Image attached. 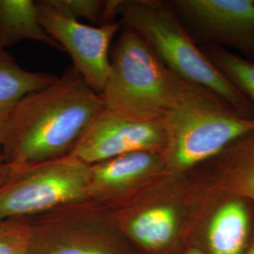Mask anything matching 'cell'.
Instances as JSON below:
<instances>
[{
    "label": "cell",
    "instance_id": "1",
    "mask_svg": "<svg viewBox=\"0 0 254 254\" xmlns=\"http://www.w3.org/2000/svg\"><path fill=\"white\" fill-rule=\"evenodd\" d=\"M105 110L100 93L73 68L19 101L5 122L2 164L26 166L71 154Z\"/></svg>",
    "mask_w": 254,
    "mask_h": 254
},
{
    "label": "cell",
    "instance_id": "2",
    "mask_svg": "<svg viewBox=\"0 0 254 254\" xmlns=\"http://www.w3.org/2000/svg\"><path fill=\"white\" fill-rule=\"evenodd\" d=\"M194 86L172 72L136 31L122 26L101 93L105 109L163 124Z\"/></svg>",
    "mask_w": 254,
    "mask_h": 254
},
{
    "label": "cell",
    "instance_id": "3",
    "mask_svg": "<svg viewBox=\"0 0 254 254\" xmlns=\"http://www.w3.org/2000/svg\"><path fill=\"white\" fill-rule=\"evenodd\" d=\"M118 20L136 31L183 80L208 90L238 113L254 117V105L195 45L172 5L155 0H120Z\"/></svg>",
    "mask_w": 254,
    "mask_h": 254
},
{
    "label": "cell",
    "instance_id": "4",
    "mask_svg": "<svg viewBox=\"0 0 254 254\" xmlns=\"http://www.w3.org/2000/svg\"><path fill=\"white\" fill-rule=\"evenodd\" d=\"M167 172L184 173L216 157L238 138L254 132V117L229 107L208 90L194 86L163 123Z\"/></svg>",
    "mask_w": 254,
    "mask_h": 254
},
{
    "label": "cell",
    "instance_id": "5",
    "mask_svg": "<svg viewBox=\"0 0 254 254\" xmlns=\"http://www.w3.org/2000/svg\"><path fill=\"white\" fill-rule=\"evenodd\" d=\"M89 167L70 154L26 166L0 164V220L90 199Z\"/></svg>",
    "mask_w": 254,
    "mask_h": 254
},
{
    "label": "cell",
    "instance_id": "6",
    "mask_svg": "<svg viewBox=\"0 0 254 254\" xmlns=\"http://www.w3.org/2000/svg\"><path fill=\"white\" fill-rule=\"evenodd\" d=\"M46 33L70 55L73 68L91 90L102 93L110 70V46L121 30L119 22L92 27L60 13L46 0L36 1Z\"/></svg>",
    "mask_w": 254,
    "mask_h": 254
},
{
    "label": "cell",
    "instance_id": "7",
    "mask_svg": "<svg viewBox=\"0 0 254 254\" xmlns=\"http://www.w3.org/2000/svg\"><path fill=\"white\" fill-rule=\"evenodd\" d=\"M166 144L167 133L162 123L105 109L70 154L92 165L135 152L163 154Z\"/></svg>",
    "mask_w": 254,
    "mask_h": 254
},
{
    "label": "cell",
    "instance_id": "8",
    "mask_svg": "<svg viewBox=\"0 0 254 254\" xmlns=\"http://www.w3.org/2000/svg\"><path fill=\"white\" fill-rule=\"evenodd\" d=\"M167 173L162 154L135 152L89 167V195L113 198L133 196Z\"/></svg>",
    "mask_w": 254,
    "mask_h": 254
},
{
    "label": "cell",
    "instance_id": "9",
    "mask_svg": "<svg viewBox=\"0 0 254 254\" xmlns=\"http://www.w3.org/2000/svg\"><path fill=\"white\" fill-rule=\"evenodd\" d=\"M173 6L209 36L254 49V0H179Z\"/></svg>",
    "mask_w": 254,
    "mask_h": 254
},
{
    "label": "cell",
    "instance_id": "10",
    "mask_svg": "<svg viewBox=\"0 0 254 254\" xmlns=\"http://www.w3.org/2000/svg\"><path fill=\"white\" fill-rule=\"evenodd\" d=\"M218 156L214 188L223 197L254 201V132L231 143Z\"/></svg>",
    "mask_w": 254,
    "mask_h": 254
},
{
    "label": "cell",
    "instance_id": "11",
    "mask_svg": "<svg viewBox=\"0 0 254 254\" xmlns=\"http://www.w3.org/2000/svg\"><path fill=\"white\" fill-rule=\"evenodd\" d=\"M250 215L237 198L218 205L210 218L207 244L210 254H242L250 235Z\"/></svg>",
    "mask_w": 254,
    "mask_h": 254
},
{
    "label": "cell",
    "instance_id": "12",
    "mask_svg": "<svg viewBox=\"0 0 254 254\" xmlns=\"http://www.w3.org/2000/svg\"><path fill=\"white\" fill-rule=\"evenodd\" d=\"M23 41H35L64 51L42 27L33 0H0V49Z\"/></svg>",
    "mask_w": 254,
    "mask_h": 254
},
{
    "label": "cell",
    "instance_id": "13",
    "mask_svg": "<svg viewBox=\"0 0 254 254\" xmlns=\"http://www.w3.org/2000/svg\"><path fill=\"white\" fill-rule=\"evenodd\" d=\"M57 77L52 73L26 70L5 49H0V122H6L22 98L52 84Z\"/></svg>",
    "mask_w": 254,
    "mask_h": 254
},
{
    "label": "cell",
    "instance_id": "14",
    "mask_svg": "<svg viewBox=\"0 0 254 254\" xmlns=\"http://www.w3.org/2000/svg\"><path fill=\"white\" fill-rule=\"evenodd\" d=\"M209 60L254 106V64L223 47H210Z\"/></svg>",
    "mask_w": 254,
    "mask_h": 254
},
{
    "label": "cell",
    "instance_id": "15",
    "mask_svg": "<svg viewBox=\"0 0 254 254\" xmlns=\"http://www.w3.org/2000/svg\"><path fill=\"white\" fill-rule=\"evenodd\" d=\"M49 5L68 18L87 19L101 27L119 22L120 0H46Z\"/></svg>",
    "mask_w": 254,
    "mask_h": 254
},
{
    "label": "cell",
    "instance_id": "16",
    "mask_svg": "<svg viewBox=\"0 0 254 254\" xmlns=\"http://www.w3.org/2000/svg\"><path fill=\"white\" fill-rule=\"evenodd\" d=\"M26 236L17 229L0 233V254H26Z\"/></svg>",
    "mask_w": 254,
    "mask_h": 254
},
{
    "label": "cell",
    "instance_id": "17",
    "mask_svg": "<svg viewBox=\"0 0 254 254\" xmlns=\"http://www.w3.org/2000/svg\"><path fill=\"white\" fill-rule=\"evenodd\" d=\"M54 254H107L96 249L83 247H66L58 250Z\"/></svg>",
    "mask_w": 254,
    "mask_h": 254
},
{
    "label": "cell",
    "instance_id": "18",
    "mask_svg": "<svg viewBox=\"0 0 254 254\" xmlns=\"http://www.w3.org/2000/svg\"><path fill=\"white\" fill-rule=\"evenodd\" d=\"M4 127H5V122H0V153H1V148L4 140Z\"/></svg>",
    "mask_w": 254,
    "mask_h": 254
},
{
    "label": "cell",
    "instance_id": "19",
    "mask_svg": "<svg viewBox=\"0 0 254 254\" xmlns=\"http://www.w3.org/2000/svg\"><path fill=\"white\" fill-rule=\"evenodd\" d=\"M186 254H204L200 250L197 248H192L190 251H188Z\"/></svg>",
    "mask_w": 254,
    "mask_h": 254
},
{
    "label": "cell",
    "instance_id": "20",
    "mask_svg": "<svg viewBox=\"0 0 254 254\" xmlns=\"http://www.w3.org/2000/svg\"><path fill=\"white\" fill-rule=\"evenodd\" d=\"M246 254H254V242L253 243V245L251 246V248L249 249V251L247 252Z\"/></svg>",
    "mask_w": 254,
    "mask_h": 254
},
{
    "label": "cell",
    "instance_id": "21",
    "mask_svg": "<svg viewBox=\"0 0 254 254\" xmlns=\"http://www.w3.org/2000/svg\"><path fill=\"white\" fill-rule=\"evenodd\" d=\"M2 163V156H1V153H0V164Z\"/></svg>",
    "mask_w": 254,
    "mask_h": 254
}]
</instances>
